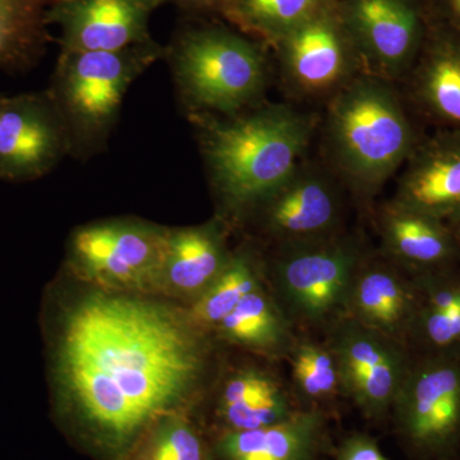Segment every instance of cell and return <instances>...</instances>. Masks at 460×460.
<instances>
[{
	"label": "cell",
	"instance_id": "28",
	"mask_svg": "<svg viewBox=\"0 0 460 460\" xmlns=\"http://www.w3.org/2000/svg\"><path fill=\"white\" fill-rule=\"evenodd\" d=\"M332 460H390L371 436L353 434L339 445Z\"/></svg>",
	"mask_w": 460,
	"mask_h": 460
},
{
	"label": "cell",
	"instance_id": "4",
	"mask_svg": "<svg viewBox=\"0 0 460 460\" xmlns=\"http://www.w3.org/2000/svg\"><path fill=\"white\" fill-rule=\"evenodd\" d=\"M171 53L181 95L199 114L242 113L265 90V54L246 33L223 25L189 27L175 39Z\"/></svg>",
	"mask_w": 460,
	"mask_h": 460
},
{
	"label": "cell",
	"instance_id": "19",
	"mask_svg": "<svg viewBox=\"0 0 460 460\" xmlns=\"http://www.w3.org/2000/svg\"><path fill=\"white\" fill-rule=\"evenodd\" d=\"M380 252L413 277L460 265L458 244L447 223L387 202L377 214Z\"/></svg>",
	"mask_w": 460,
	"mask_h": 460
},
{
	"label": "cell",
	"instance_id": "22",
	"mask_svg": "<svg viewBox=\"0 0 460 460\" xmlns=\"http://www.w3.org/2000/svg\"><path fill=\"white\" fill-rule=\"evenodd\" d=\"M413 69L417 105L443 129H460V32L426 33Z\"/></svg>",
	"mask_w": 460,
	"mask_h": 460
},
{
	"label": "cell",
	"instance_id": "26",
	"mask_svg": "<svg viewBox=\"0 0 460 460\" xmlns=\"http://www.w3.org/2000/svg\"><path fill=\"white\" fill-rule=\"evenodd\" d=\"M128 460H213L210 438L192 413L157 422Z\"/></svg>",
	"mask_w": 460,
	"mask_h": 460
},
{
	"label": "cell",
	"instance_id": "8",
	"mask_svg": "<svg viewBox=\"0 0 460 460\" xmlns=\"http://www.w3.org/2000/svg\"><path fill=\"white\" fill-rule=\"evenodd\" d=\"M304 411L277 362L226 349L196 420L208 438L277 425Z\"/></svg>",
	"mask_w": 460,
	"mask_h": 460
},
{
	"label": "cell",
	"instance_id": "21",
	"mask_svg": "<svg viewBox=\"0 0 460 460\" xmlns=\"http://www.w3.org/2000/svg\"><path fill=\"white\" fill-rule=\"evenodd\" d=\"M211 335L226 349L280 363L292 352L298 332L266 284L244 296Z\"/></svg>",
	"mask_w": 460,
	"mask_h": 460
},
{
	"label": "cell",
	"instance_id": "11",
	"mask_svg": "<svg viewBox=\"0 0 460 460\" xmlns=\"http://www.w3.org/2000/svg\"><path fill=\"white\" fill-rule=\"evenodd\" d=\"M323 339L337 357L347 401L368 420H386L413 362L411 350L347 316Z\"/></svg>",
	"mask_w": 460,
	"mask_h": 460
},
{
	"label": "cell",
	"instance_id": "24",
	"mask_svg": "<svg viewBox=\"0 0 460 460\" xmlns=\"http://www.w3.org/2000/svg\"><path fill=\"white\" fill-rule=\"evenodd\" d=\"M266 284L265 253L255 243H243L233 248L219 277L187 308L199 328L211 334L244 296Z\"/></svg>",
	"mask_w": 460,
	"mask_h": 460
},
{
	"label": "cell",
	"instance_id": "29",
	"mask_svg": "<svg viewBox=\"0 0 460 460\" xmlns=\"http://www.w3.org/2000/svg\"><path fill=\"white\" fill-rule=\"evenodd\" d=\"M32 54L17 40L4 23L0 22V66H16L29 62Z\"/></svg>",
	"mask_w": 460,
	"mask_h": 460
},
{
	"label": "cell",
	"instance_id": "30",
	"mask_svg": "<svg viewBox=\"0 0 460 460\" xmlns=\"http://www.w3.org/2000/svg\"><path fill=\"white\" fill-rule=\"evenodd\" d=\"M230 0H164V3H174L181 8L190 11H213L222 13Z\"/></svg>",
	"mask_w": 460,
	"mask_h": 460
},
{
	"label": "cell",
	"instance_id": "27",
	"mask_svg": "<svg viewBox=\"0 0 460 460\" xmlns=\"http://www.w3.org/2000/svg\"><path fill=\"white\" fill-rule=\"evenodd\" d=\"M62 0H0V22L32 56L48 39L45 14Z\"/></svg>",
	"mask_w": 460,
	"mask_h": 460
},
{
	"label": "cell",
	"instance_id": "32",
	"mask_svg": "<svg viewBox=\"0 0 460 460\" xmlns=\"http://www.w3.org/2000/svg\"><path fill=\"white\" fill-rule=\"evenodd\" d=\"M447 226L452 229L454 238H456V244H458L459 255H460V215L454 217V219L447 222Z\"/></svg>",
	"mask_w": 460,
	"mask_h": 460
},
{
	"label": "cell",
	"instance_id": "2",
	"mask_svg": "<svg viewBox=\"0 0 460 460\" xmlns=\"http://www.w3.org/2000/svg\"><path fill=\"white\" fill-rule=\"evenodd\" d=\"M195 120L217 217L232 228L304 163L313 137L311 120L289 105L230 117L196 114Z\"/></svg>",
	"mask_w": 460,
	"mask_h": 460
},
{
	"label": "cell",
	"instance_id": "1",
	"mask_svg": "<svg viewBox=\"0 0 460 460\" xmlns=\"http://www.w3.org/2000/svg\"><path fill=\"white\" fill-rule=\"evenodd\" d=\"M41 330L54 420L98 460H128L157 422L195 414L226 353L184 305L66 272L47 288Z\"/></svg>",
	"mask_w": 460,
	"mask_h": 460
},
{
	"label": "cell",
	"instance_id": "31",
	"mask_svg": "<svg viewBox=\"0 0 460 460\" xmlns=\"http://www.w3.org/2000/svg\"><path fill=\"white\" fill-rule=\"evenodd\" d=\"M444 3L454 22L458 26V31L460 32V0H444Z\"/></svg>",
	"mask_w": 460,
	"mask_h": 460
},
{
	"label": "cell",
	"instance_id": "23",
	"mask_svg": "<svg viewBox=\"0 0 460 460\" xmlns=\"http://www.w3.org/2000/svg\"><path fill=\"white\" fill-rule=\"evenodd\" d=\"M286 362L290 386L302 410L330 414L339 402L347 401L337 357L325 339L298 332Z\"/></svg>",
	"mask_w": 460,
	"mask_h": 460
},
{
	"label": "cell",
	"instance_id": "7",
	"mask_svg": "<svg viewBox=\"0 0 460 460\" xmlns=\"http://www.w3.org/2000/svg\"><path fill=\"white\" fill-rule=\"evenodd\" d=\"M168 233L132 217L80 226L69 237L66 274L111 292L160 296Z\"/></svg>",
	"mask_w": 460,
	"mask_h": 460
},
{
	"label": "cell",
	"instance_id": "5",
	"mask_svg": "<svg viewBox=\"0 0 460 460\" xmlns=\"http://www.w3.org/2000/svg\"><path fill=\"white\" fill-rule=\"evenodd\" d=\"M367 251L358 234L344 229L265 253L269 289L296 332L323 334L344 316L350 284Z\"/></svg>",
	"mask_w": 460,
	"mask_h": 460
},
{
	"label": "cell",
	"instance_id": "17",
	"mask_svg": "<svg viewBox=\"0 0 460 460\" xmlns=\"http://www.w3.org/2000/svg\"><path fill=\"white\" fill-rule=\"evenodd\" d=\"M390 201L445 223L460 215V129L419 141Z\"/></svg>",
	"mask_w": 460,
	"mask_h": 460
},
{
	"label": "cell",
	"instance_id": "3",
	"mask_svg": "<svg viewBox=\"0 0 460 460\" xmlns=\"http://www.w3.org/2000/svg\"><path fill=\"white\" fill-rule=\"evenodd\" d=\"M326 145L345 183L370 199L419 144L392 81L357 75L332 96Z\"/></svg>",
	"mask_w": 460,
	"mask_h": 460
},
{
	"label": "cell",
	"instance_id": "10",
	"mask_svg": "<svg viewBox=\"0 0 460 460\" xmlns=\"http://www.w3.org/2000/svg\"><path fill=\"white\" fill-rule=\"evenodd\" d=\"M343 196L321 166L304 162L244 217L270 250L296 246L343 232Z\"/></svg>",
	"mask_w": 460,
	"mask_h": 460
},
{
	"label": "cell",
	"instance_id": "18",
	"mask_svg": "<svg viewBox=\"0 0 460 460\" xmlns=\"http://www.w3.org/2000/svg\"><path fill=\"white\" fill-rule=\"evenodd\" d=\"M232 226L220 217L199 226L169 228L160 296L189 307L228 263Z\"/></svg>",
	"mask_w": 460,
	"mask_h": 460
},
{
	"label": "cell",
	"instance_id": "14",
	"mask_svg": "<svg viewBox=\"0 0 460 460\" xmlns=\"http://www.w3.org/2000/svg\"><path fill=\"white\" fill-rule=\"evenodd\" d=\"M71 147L68 129L49 93L0 96V180H38Z\"/></svg>",
	"mask_w": 460,
	"mask_h": 460
},
{
	"label": "cell",
	"instance_id": "12",
	"mask_svg": "<svg viewBox=\"0 0 460 460\" xmlns=\"http://www.w3.org/2000/svg\"><path fill=\"white\" fill-rule=\"evenodd\" d=\"M281 71L296 93L305 96L334 95L363 65L345 29L339 0L330 3L272 45Z\"/></svg>",
	"mask_w": 460,
	"mask_h": 460
},
{
	"label": "cell",
	"instance_id": "25",
	"mask_svg": "<svg viewBox=\"0 0 460 460\" xmlns=\"http://www.w3.org/2000/svg\"><path fill=\"white\" fill-rule=\"evenodd\" d=\"M334 0H230L224 17L251 38L277 44Z\"/></svg>",
	"mask_w": 460,
	"mask_h": 460
},
{
	"label": "cell",
	"instance_id": "13",
	"mask_svg": "<svg viewBox=\"0 0 460 460\" xmlns=\"http://www.w3.org/2000/svg\"><path fill=\"white\" fill-rule=\"evenodd\" d=\"M366 74L394 81L416 63L426 25L416 0H339Z\"/></svg>",
	"mask_w": 460,
	"mask_h": 460
},
{
	"label": "cell",
	"instance_id": "16",
	"mask_svg": "<svg viewBox=\"0 0 460 460\" xmlns=\"http://www.w3.org/2000/svg\"><path fill=\"white\" fill-rule=\"evenodd\" d=\"M164 0H62L45 25L62 30V50L118 51L153 42L148 20Z\"/></svg>",
	"mask_w": 460,
	"mask_h": 460
},
{
	"label": "cell",
	"instance_id": "20",
	"mask_svg": "<svg viewBox=\"0 0 460 460\" xmlns=\"http://www.w3.org/2000/svg\"><path fill=\"white\" fill-rule=\"evenodd\" d=\"M330 414L301 411L277 425L210 438L213 460H323Z\"/></svg>",
	"mask_w": 460,
	"mask_h": 460
},
{
	"label": "cell",
	"instance_id": "15",
	"mask_svg": "<svg viewBox=\"0 0 460 460\" xmlns=\"http://www.w3.org/2000/svg\"><path fill=\"white\" fill-rule=\"evenodd\" d=\"M419 311L413 275L383 253L367 251L350 284L344 316L408 348Z\"/></svg>",
	"mask_w": 460,
	"mask_h": 460
},
{
	"label": "cell",
	"instance_id": "6",
	"mask_svg": "<svg viewBox=\"0 0 460 460\" xmlns=\"http://www.w3.org/2000/svg\"><path fill=\"white\" fill-rule=\"evenodd\" d=\"M163 53L155 41L118 51L62 50L49 93L72 146L107 137L129 86Z\"/></svg>",
	"mask_w": 460,
	"mask_h": 460
},
{
	"label": "cell",
	"instance_id": "9",
	"mask_svg": "<svg viewBox=\"0 0 460 460\" xmlns=\"http://www.w3.org/2000/svg\"><path fill=\"white\" fill-rule=\"evenodd\" d=\"M392 416L414 456L438 459L453 452L460 443V354L413 356Z\"/></svg>",
	"mask_w": 460,
	"mask_h": 460
}]
</instances>
